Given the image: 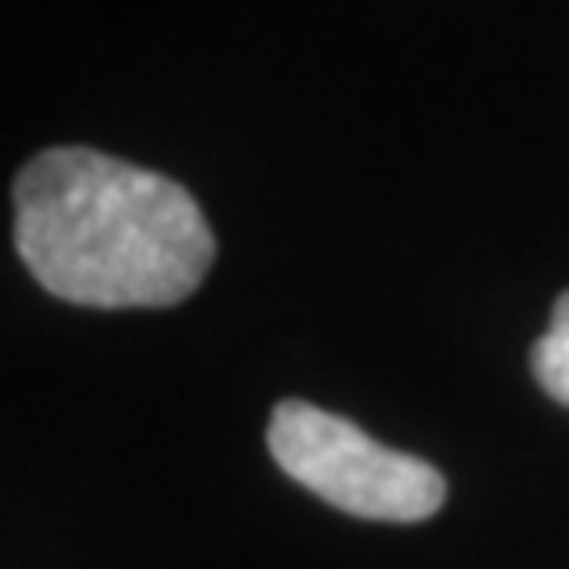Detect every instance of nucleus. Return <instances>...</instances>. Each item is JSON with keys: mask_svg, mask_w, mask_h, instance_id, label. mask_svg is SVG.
Segmentation results:
<instances>
[{"mask_svg": "<svg viewBox=\"0 0 569 569\" xmlns=\"http://www.w3.org/2000/svg\"><path fill=\"white\" fill-rule=\"evenodd\" d=\"M531 376L552 401L569 406V291L552 305V326L531 346Z\"/></svg>", "mask_w": 569, "mask_h": 569, "instance_id": "3", "label": "nucleus"}, {"mask_svg": "<svg viewBox=\"0 0 569 569\" xmlns=\"http://www.w3.org/2000/svg\"><path fill=\"white\" fill-rule=\"evenodd\" d=\"M13 241L51 296L84 308H169L216 262L186 186L93 148L39 152L13 182Z\"/></svg>", "mask_w": 569, "mask_h": 569, "instance_id": "1", "label": "nucleus"}, {"mask_svg": "<svg viewBox=\"0 0 569 569\" xmlns=\"http://www.w3.org/2000/svg\"><path fill=\"white\" fill-rule=\"evenodd\" d=\"M266 443L291 481L359 519L422 523L448 498V481L427 460L380 448L355 422L308 401H279Z\"/></svg>", "mask_w": 569, "mask_h": 569, "instance_id": "2", "label": "nucleus"}]
</instances>
